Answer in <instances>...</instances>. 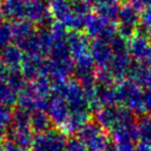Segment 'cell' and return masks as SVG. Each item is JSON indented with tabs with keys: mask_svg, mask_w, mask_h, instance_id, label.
Listing matches in <instances>:
<instances>
[{
	"mask_svg": "<svg viewBox=\"0 0 151 151\" xmlns=\"http://www.w3.org/2000/svg\"><path fill=\"white\" fill-rule=\"evenodd\" d=\"M96 122L107 132H112L122 126L137 123L136 113L119 105L101 107L95 113Z\"/></svg>",
	"mask_w": 151,
	"mask_h": 151,
	"instance_id": "obj_1",
	"label": "cell"
},
{
	"mask_svg": "<svg viewBox=\"0 0 151 151\" xmlns=\"http://www.w3.org/2000/svg\"><path fill=\"white\" fill-rule=\"evenodd\" d=\"M77 134L88 151H106L111 142L106 130L96 121H88Z\"/></svg>",
	"mask_w": 151,
	"mask_h": 151,
	"instance_id": "obj_2",
	"label": "cell"
},
{
	"mask_svg": "<svg viewBox=\"0 0 151 151\" xmlns=\"http://www.w3.org/2000/svg\"><path fill=\"white\" fill-rule=\"evenodd\" d=\"M142 87L134 81L125 79L116 86V101L119 106L129 109L134 113H139L142 96Z\"/></svg>",
	"mask_w": 151,
	"mask_h": 151,
	"instance_id": "obj_3",
	"label": "cell"
},
{
	"mask_svg": "<svg viewBox=\"0 0 151 151\" xmlns=\"http://www.w3.org/2000/svg\"><path fill=\"white\" fill-rule=\"evenodd\" d=\"M117 21V34L128 42L138 32L140 15L129 3H124L121 5Z\"/></svg>",
	"mask_w": 151,
	"mask_h": 151,
	"instance_id": "obj_4",
	"label": "cell"
},
{
	"mask_svg": "<svg viewBox=\"0 0 151 151\" xmlns=\"http://www.w3.org/2000/svg\"><path fill=\"white\" fill-rule=\"evenodd\" d=\"M85 34L88 37L101 38L109 42L117 34V24L111 22L99 15H89L85 25Z\"/></svg>",
	"mask_w": 151,
	"mask_h": 151,
	"instance_id": "obj_5",
	"label": "cell"
},
{
	"mask_svg": "<svg viewBox=\"0 0 151 151\" xmlns=\"http://www.w3.org/2000/svg\"><path fill=\"white\" fill-rule=\"evenodd\" d=\"M25 20L38 28H50L54 23L50 9L44 0H25Z\"/></svg>",
	"mask_w": 151,
	"mask_h": 151,
	"instance_id": "obj_6",
	"label": "cell"
},
{
	"mask_svg": "<svg viewBox=\"0 0 151 151\" xmlns=\"http://www.w3.org/2000/svg\"><path fill=\"white\" fill-rule=\"evenodd\" d=\"M67 44L73 61L90 56V42L89 37L81 31L70 30L67 33Z\"/></svg>",
	"mask_w": 151,
	"mask_h": 151,
	"instance_id": "obj_7",
	"label": "cell"
},
{
	"mask_svg": "<svg viewBox=\"0 0 151 151\" xmlns=\"http://www.w3.org/2000/svg\"><path fill=\"white\" fill-rule=\"evenodd\" d=\"M90 54L96 68H108L113 57V51L108 40L95 38L90 42Z\"/></svg>",
	"mask_w": 151,
	"mask_h": 151,
	"instance_id": "obj_8",
	"label": "cell"
},
{
	"mask_svg": "<svg viewBox=\"0 0 151 151\" xmlns=\"http://www.w3.org/2000/svg\"><path fill=\"white\" fill-rule=\"evenodd\" d=\"M46 112L53 124L63 126L69 115V108L61 96L51 95Z\"/></svg>",
	"mask_w": 151,
	"mask_h": 151,
	"instance_id": "obj_9",
	"label": "cell"
},
{
	"mask_svg": "<svg viewBox=\"0 0 151 151\" xmlns=\"http://www.w3.org/2000/svg\"><path fill=\"white\" fill-rule=\"evenodd\" d=\"M128 53L137 62L143 63L151 51V45L147 38V34L138 31L127 42Z\"/></svg>",
	"mask_w": 151,
	"mask_h": 151,
	"instance_id": "obj_10",
	"label": "cell"
},
{
	"mask_svg": "<svg viewBox=\"0 0 151 151\" xmlns=\"http://www.w3.org/2000/svg\"><path fill=\"white\" fill-rule=\"evenodd\" d=\"M24 53L16 44H9L0 50V64L6 69H21Z\"/></svg>",
	"mask_w": 151,
	"mask_h": 151,
	"instance_id": "obj_11",
	"label": "cell"
},
{
	"mask_svg": "<svg viewBox=\"0 0 151 151\" xmlns=\"http://www.w3.org/2000/svg\"><path fill=\"white\" fill-rule=\"evenodd\" d=\"M1 17L4 21L25 20V0H3L0 3Z\"/></svg>",
	"mask_w": 151,
	"mask_h": 151,
	"instance_id": "obj_12",
	"label": "cell"
},
{
	"mask_svg": "<svg viewBox=\"0 0 151 151\" xmlns=\"http://www.w3.org/2000/svg\"><path fill=\"white\" fill-rule=\"evenodd\" d=\"M119 0H93V9L96 15L111 22H116L121 9Z\"/></svg>",
	"mask_w": 151,
	"mask_h": 151,
	"instance_id": "obj_13",
	"label": "cell"
},
{
	"mask_svg": "<svg viewBox=\"0 0 151 151\" xmlns=\"http://www.w3.org/2000/svg\"><path fill=\"white\" fill-rule=\"evenodd\" d=\"M18 95L7 82L6 68L0 64V104L12 108L17 103Z\"/></svg>",
	"mask_w": 151,
	"mask_h": 151,
	"instance_id": "obj_14",
	"label": "cell"
},
{
	"mask_svg": "<svg viewBox=\"0 0 151 151\" xmlns=\"http://www.w3.org/2000/svg\"><path fill=\"white\" fill-rule=\"evenodd\" d=\"M90 110H75L69 111V115L62 126L66 132H78L83 125L87 123L90 119Z\"/></svg>",
	"mask_w": 151,
	"mask_h": 151,
	"instance_id": "obj_15",
	"label": "cell"
},
{
	"mask_svg": "<svg viewBox=\"0 0 151 151\" xmlns=\"http://www.w3.org/2000/svg\"><path fill=\"white\" fill-rule=\"evenodd\" d=\"M11 26L13 40H15V44H19V42L27 40L37 31V29L35 28L36 26L27 20L14 22L13 24H11Z\"/></svg>",
	"mask_w": 151,
	"mask_h": 151,
	"instance_id": "obj_16",
	"label": "cell"
},
{
	"mask_svg": "<svg viewBox=\"0 0 151 151\" xmlns=\"http://www.w3.org/2000/svg\"><path fill=\"white\" fill-rule=\"evenodd\" d=\"M52 121L45 111H34L30 114V126L35 134H42L52 129Z\"/></svg>",
	"mask_w": 151,
	"mask_h": 151,
	"instance_id": "obj_17",
	"label": "cell"
},
{
	"mask_svg": "<svg viewBox=\"0 0 151 151\" xmlns=\"http://www.w3.org/2000/svg\"><path fill=\"white\" fill-rule=\"evenodd\" d=\"M139 139L142 142L151 144V115L144 114L137 119Z\"/></svg>",
	"mask_w": 151,
	"mask_h": 151,
	"instance_id": "obj_18",
	"label": "cell"
},
{
	"mask_svg": "<svg viewBox=\"0 0 151 151\" xmlns=\"http://www.w3.org/2000/svg\"><path fill=\"white\" fill-rule=\"evenodd\" d=\"M69 5L75 15L88 17L93 9V0H69Z\"/></svg>",
	"mask_w": 151,
	"mask_h": 151,
	"instance_id": "obj_19",
	"label": "cell"
},
{
	"mask_svg": "<svg viewBox=\"0 0 151 151\" xmlns=\"http://www.w3.org/2000/svg\"><path fill=\"white\" fill-rule=\"evenodd\" d=\"M13 40V33H12V26L7 21L0 20V50L11 44Z\"/></svg>",
	"mask_w": 151,
	"mask_h": 151,
	"instance_id": "obj_20",
	"label": "cell"
},
{
	"mask_svg": "<svg viewBox=\"0 0 151 151\" xmlns=\"http://www.w3.org/2000/svg\"><path fill=\"white\" fill-rule=\"evenodd\" d=\"M151 28V6H147L142 11L140 15V26L138 31L147 34L148 30Z\"/></svg>",
	"mask_w": 151,
	"mask_h": 151,
	"instance_id": "obj_21",
	"label": "cell"
},
{
	"mask_svg": "<svg viewBox=\"0 0 151 151\" xmlns=\"http://www.w3.org/2000/svg\"><path fill=\"white\" fill-rule=\"evenodd\" d=\"M13 119V111L9 107L0 104V128L7 129Z\"/></svg>",
	"mask_w": 151,
	"mask_h": 151,
	"instance_id": "obj_22",
	"label": "cell"
},
{
	"mask_svg": "<svg viewBox=\"0 0 151 151\" xmlns=\"http://www.w3.org/2000/svg\"><path fill=\"white\" fill-rule=\"evenodd\" d=\"M139 113L142 115L144 114L151 115V89H146L145 91H143L142 96H141Z\"/></svg>",
	"mask_w": 151,
	"mask_h": 151,
	"instance_id": "obj_23",
	"label": "cell"
},
{
	"mask_svg": "<svg viewBox=\"0 0 151 151\" xmlns=\"http://www.w3.org/2000/svg\"><path fill=\"white\" fill-rule=\"evenodd\" d=\"M65 151H88L83 142L78 138L73 137L71 139H68L65 146Z\"/></svg>",
	"mask_w": 151,
	"mask_h": 151,
	"instance_id": "obj_24",
	"label": "cell"
},
{
	"mask_svg": "<svg viewBox=\"0 0 151 151\" xmlns=\"http://www.w3.org/2000/svg\"><path fill=\"white\" fill-rule=\"evenodd\" d=\"M114 151H134V143L130 142H113Z\"/></svg>",
	"mask_w": 151,
	"mask_h": 151,
	"instance_id": "obj_25",
	"label": "cell"
},
{
	"mask_svg": "<svg viewBox=\"0 0 151 151\" xmlns=\"http://www.w3.org/2000/svg\"><path fill=\"white\" fill-rule=\"evenodd\" d=\"M2 148L4 151H29L28 148L19 146V145H16L15 143L11 142V141H7V140L4 141V143H3V145H2Z\"/></svg>",
	"mask_w": 151,
	"mask_h": 151,
	"instance_id": "obj_26",
	"label": "cell"
},
{
	"mask_svg": "<svg viewBox=\"0 0 151 151\" xmlns=\"http://www.w3.org/2000/svg\"><path fill=\"white\" fill-rule=\"evenodd\" d=\"M127 1L137 12H142L148 6L147 0H127Z\"/></svg>",
	"mask_w": 151,
	"mask_h": 151,
	"instance_id": "obj_27",
	"label": "cell"
},
{
	"mask_svg": "<svg viewBox=\"0 0 151 151\" xmlns=\"http://www.w3.org/2000/svg\"><path fill=\"white\" fill-rule=\"evenodd\" d=\"M134 151H151V144L140 141L134 146Z\"/></svg>",
	"mask_w": 151,
	"mask_h": 151,
	"instance_id": "obj_28",
	"label": "cell"
},
{
	"mask_svg": "<svg viewBox=\"0 0 151 151\" xmlns=\"http://www.w3.org/2000/svg\"><path fill=\"white\" fill-rule=\"evenodd\" d=\"M5 136H6V130L0 128V148L2 147L3 143L5 141Z\"/></svg>",
	"mask_w": 151,
	"mask_h": 151,
	"instance_id": "obj_29",
	"label": "cell"
},
{
	"mask_svg": "<svg viewBox=\"0 0 151 151\" xmlns=\"http://www.w3.org/2000/svg\"><path fill=\"white\" fill-rule=\"evenodd\" d=\"M147 38H148V40H149V44L151 45V28L148 30V32H147Z\"/></svg>",
	"mask_w": 151,
	"mask_h": 151,
	"instance_id": "obj_30",
	"label": "cell"
},
{
	"mask_svg": "<svg viewBox=\"0 0 151 151\" xmlns=\"http://www.w3.org/2000/svg\"><path fill=\"white\" fill-rule=\"evenodd\" d=\"M44 1H45V2H50L51 0H44Z\"/></svg>",
	"mask_w": 151,
	"mask_h": 151,
	"instance_id": "obj_31",
	"label": "cell"
},
{
	"mask_svg": "<svg viewBox=\"0 0 151 151\" xmlns=\"http://www.w3.org/2000/svg\"><path fill=\"white\" fill-rule=\"evenodd\" d=\"M119 1H123V2H126V1H127V0H119Z\"/></svg>",
	"mask_w": 151,
	"mask_h": 151,
	"instance_id": "obj_32",
	"label": "cell"
},
{
	"mask_svg": "<svg viewBox=\"0 0 151 151\" xmlns=\"http://www.w3.org/2000/svg\"><path fill=\"white\" fill-rule=\"evenodd\" d=\"M0 151H4V150H3V148H2V147H1V148H0Z\"/></svg>",
	"mask_w": 151,
	"mask_h": 151,
	"instance_id": "obj_33",
	"label": "cell"
},
{
	"mask_svg": "<svg viewBox=\"0 0 151 151\" xmlns=\"http://www.w3.org/2000/svg\"><path fill=\"white\" fill-rule=\"evenodd\" d=\"M0 1H3V0H0Z\"/></svg>",
	"mask_w": 151,
	"mask_h": 151,
	"instance_id": "obj_34",
	"label": "cell"
}]
</instances>
